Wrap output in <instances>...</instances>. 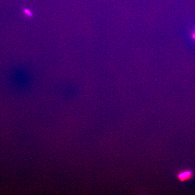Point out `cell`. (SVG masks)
I'll return each mask as SVG.
<instances>
[{
    "instance_id": "2",
    "label": "cell",
    "mask_w": 195,
    "mask_h": 195,
    "mask_svg": "<svg viewBox=\"0 0 195 195\" xmlns=\"http://www.w3.org/2000/svg\"><path fill=\"white\" fill-rule=\"evenodd\" d=\"M25 13L26 14H27V15L28 16H32V14L31 12L29 10H28V9H25L24 10Z\"/></svg>"
},
{
    "instance_id": "3",
    "label": "cell",
    "mask_w": 195,
    "mask_h": 195,
    "mask_svg": "<svg viewBox=\"0 0 195 195\" xmlns=\"http://www.w3.org/2000/svg\"><path fill=\"white\" fill-rule=\"evenodd\" d=\"M192 37H193L195 39V32L194 34H192Z\"/></svg>"
},
{
    "instance_id": "1",
    "label": "cell",
    "mask_w": 195,
    "mask_h": 195,
    "mask_svg": "<svg viewBox=\"0 0 195 195\" xmlns=\"http://www.w3.org/2000/svg\"><path fill=\"white\" fill-rule=\"evenodd\" d=\"M194 176V173L191 170H185L178 172L177 175V179L180 182H185L191 180Z\"/></svg>"
}]
</instances>
